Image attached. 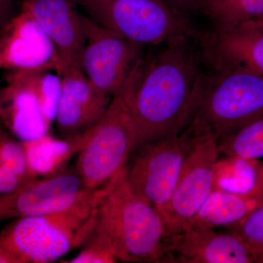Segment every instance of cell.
Listing matches in <instances>:
<instances>
[{"instance_id": "cell-12", "label": "cell", "mask_w": 263, "mask_h": 263, "mask_svg": "<svg viewBox=\"0 0 263 263\" xmlns=\"http://www.w3.org/2000/svg\"><path fill=\"white\" fill-rule=\"evenodd\" d=\"M0 70H50L61 74L54 45L25 10L15 13L0 29Z\"/></svg>"}, {"instance_id": "cell-18", "label": "cell", "mask_w": 263, "mask_h": 263, "mask_svg": "<svg viewBox=\"0 0 263 263\" xmlns=\"http://www.w3.org/2000/svg\"><path fill=\"white\" fill-rule=\"evenodd\" d=\"M202 14L215 32H224L263 20V0H207Z\"/></svg>"}, {"instance_id": "cell-11", "label": "cell", "mask_w": 263, "mask_h": 263, "mask_svg": "<svg viewBox=\"0 0 263 263\" xmlns=\"http://www.w3.org/2000/svg\"><path fill=\"white\" fill-rule=\"evenodd\" d=\"M86 41L81 68L97 89L114 97L141 58V47L86 16Z\"/></svg>"}, {"instance_id": "cell-26", "label": "cell", "mask_w": 263, "mask_h": 263, "mask_svg": "<svg viewBox=\"0 0 263 263\" xmlns=\"http://www.w3.org/2000/svg\"><path fill=\"white\" fill-rule=\"evenodd\" d=\"M254 262L263 263V245L253 251Z\"/></svg>"}, {"instance_id": "cell-1", "label": "cell", "mask_w": 263, "mask_h": 263, "mask_svg": "<svg viewBox=\"0 0 263 263\" xmlns=\"http://www.w3.org/2000/svg\"><path fill=\"white\" fill-rule=\"evenodd\" d=\"M195 41L178 40L141 57L121 89L133 124V153L144 143L179 136L187 126L206 76L205 50L196 49Z\"/></svg>"}, {"instance_id": "cell-24", "label": "cell", "mask_w": 263, "mask_h": 263, "mask_svg": "<svg viewBox=\"0 0 263 263\" xmlns=\"http://www.w3.org/2000/svg\"><path fill=\"white\" fill-rule=\"evenodd\" d=\"M14 8L15 0H0V29L15 14Z\"/></svg>"}, {"instance_id": "cell-8", "label": "cell", "mask_w": 263, "mask_h": 263, "mask_svg": "<svg viewBox=\"0 0 263 263\" xmlns=\"http://www.w3.org/2000/svg\"><path fill=\"white\" fill-rule=\"evenodd\" d=\"M199 138L186 127L179 136L137 148L134 158L126 167V180L132 192L160 212L171 200L185 160Z\"/></svg>"}, {"instance_id": "cell-7", "label": "cell", "mask_w": 263, "mask_h": 263, "mask_svg": "<svg viewBox=\"0 0 263 263\" xmlns=\"http://www.w3.org/2000/svg\"><path fill=\"white\" fill-rule=\"evenodd\" d=\"M86 133L87 139L73 167L86 188L102 190L127 167L134 146L130 114L121 91Z\"/></svg>"}, {"instance_id": "cell-13", "label": "cell", "mask_w": 263, "mask_h": 263, "mask_svg": "<svg viewBox=\"0 0 263 263\" xmlns=\"http://www.w3.org/2000/svg\"><path fill=\"white\" fill-rule=\"evenodd\" d=\"M207 227H188L171 235L162 262L252 263L253 251L229 230L219 232Z\"/></svg>"}, {"instance_id": "cell-2", "label": "cell", "mask_w": 263, "mask_h": 263, "mask_svg": "<svg viewBox=\"0 0 263 263\" xmlns=\"http://www.w3.org/2000/svg\"><path fill=\"white\" fill-rule=\"evenodd\" d=\"M125 172L126 167L95 207L91 234L119 262H162L171 234L158 210L132 192Z\"/></svg>"}, {"instance_id": "cell-22", "label": "cell", "mask_w": 263, "mask_h": 263, "mask_svg": "<svg viewBox=\"0 0 263 263\" xmlns=\"http://www.w3.org/2000/svg\"><path fill=\"white\" fill-rule=\"evenodd\" d=\"M178 14L190 19V16L202 14L207 0H162Z\"/></svg>"}, {"instance_id": "cell-15", "label": "cell", "mask_w": 263, "mask_h": 263, "mask_svg": "<svg viewBox=\"0 0 263 263\" xmlns=\"http://www.w3.org/2000/svg\"><path fill=\"white\" fill-rule=\"evenodd\" d=\"M60 76L61 94L55 119L57 132L61 136L82 134L103 117L114 97L97 89L78 67H66Z\"/></svg>"}, {"instance_id": "cell-14", "label": "cell", "mask_w": 263, "mask_h": 263, "mask_svg": "<svg viewBox=\"0 0 263 263\" xmlns=\"http://www.w3.org/2000/svg\"><path fill=\"white\" fill-rule=\"evenodd\" d=\"M77 0H23L22 10L37 21L54 45L62 66L81 68L86 41V15Z\"/></svg>"}, {"instance_id": "cell-19", "label": "cell", "mask_w": 263, "mask_h": 263, "mask_svg": "<svg viewBox=\"0 0 263 263\" xmlns=\"http://www.w3.org/2000/svg\"><path fill=\"white\" fill-rule=\"evenodd\" d=\"M219 155L246 161L263 158V119L216 141Z\"/></svg>"}, {"instance_id": "cell-27", "label": "cell", "mask_w": 263, "mask_h": 263, "mask_svg": "<svg viewBox=\"0 0 263 263\" xmlns=\"http://www.w3.org/2000/svg\"><path fill=\"white\" fill-rule=\"evenodd\" d=\"M243 26H247V27H255V28L262 29L263 30V20L258 21V22H251V23L245 24V25Z\"/></svg>"}, {"instance_id": "cell-6", "label": "cell", "mask_w": 263, "mask_h": 263, "mask_svg": "<svg viewBox=\"0 0 263 263\" xmlns=\"http://www.w3.org/2000/svg\"><path fill=\"white\" fill-rule=\"evenodd\" d=\"M0 88V124L18 141L48 134L56 119L61 76L53 70L7 71Z\"/></svg>"}, {"instance_id": "cell-21", "label": "cell", "mask_w": 263, "mask_h": 263, "mask_svg": "<svg viewBox=\"0 0 263 263\" xmlns=\"http://www.w3.org/2000/svg\"><path fill=\"white\" fill-rule=\"evenodd\" d=\"M84 247L73 258L68 261H62L67 263H113L119 261L108 248V246L96 235L91 234L85 242Z\"/></svg>"}, {"instance_id": "cell-4", "label": "cell", "mask_w": 263, "mask_h": 263, "mask_svg": "<svg viewBox=\"0 0 263 263\" xmlns=\"http://www.w3.org/2000/svg\"><path fill=\"white\" fill-rule=\"evenodd\" d=\"M77 2L88 18L141 47H155L181 39L204 43L209 37L162 0Z\"/></svg>"}, {"instance_id": "cell-10", "label": "cell", "mask_w": 263, "mask_h": 263, "mask_svg": "<svg viewBox=\"0 0 263 263\" xmlns=\"http://www.w3.org/2000/svg\"><path fill=\"white\" fill-rule=\"evenodd\" d=\"M216 140L200 137L189 154L168 203L160 212L171 235L183 231L214 189L219 160Z\"/></svg>"}, {"instance_id": "cell-9", "label": "cell", "mask_w": 263, "mask_h": 263, "mask_svg": "<svg viewBox=\"0 0 263 263\" xmlns=\"http://www.w3.org/2000/svg\"><path fill=\"white\" fill-rule=\"evenodd\" d=\"M109 186L100 190L86 188L72 166L60 174L34 180L13 193L0 195V222L93 209Z\"/></svg>"}, {"instance_id": "cell-16", "label": "cell", "mask_w": 263, "mask_h": 263, "mask_svg": "<svg viewBox=\"0 0 263 263\" xmlns=\"http://www.w3.org/2000/svg\"><path fill=\"white\" fill-rule=\"evenodd\" d=\"M207 60L216 67L239 66L263 76V30L242 26L209 34L204 44Z\"/></svg>"}, {"instance_id": "cell-17", "label": "cell", "mask_w": 263, "mask_h": 263, "mask_svg": "<svg viewBox=\"0 0 263 263\" xmlns=\"http://www.w3.org/2000/svg\"><path fill=\"white\" fill-rule=\"evenodd\" d=\"M87 139L86 132L75 136L56 138L48 134L22 143L29 169L36 177H48L65 171L72 157L82 149Z\"/></svg>"}, {"instance_id": "cell-5", "label": "cell", "mask_w": 263, "mask_h": 263, "mask_svg": "<svg viewBox=\"0 0 263 263\" xmlns=\"http://www.w3.org/2000/svg\"><path fill=\"white\" fill-rule=\"evenodd\" d=\"M95 207L15 219L0 240L18 263L55 262L89 238Z\"/></svg>"}, {"instance_id": "cell-23", "label": "cell", "mask_w": 263, "mask_h": 263, "mask_svg": "<svg viewBox=\"0 0 263 263\" xmlns=\"http://www.w3.org/2000/svg\"><path fill=\"white\" fill-rule=\"evenodd\" d=\"M26 184L27 183L0 162V195L13 193Z\"/></svg>"}, {"instance_id": "cell-3", "label": "cell", "mask_w": 263, "mask_h": 263, "mask_svg": "<svg viewBox=\"0 0 263 263\" xmlns=\"http://www.w3.org/2000/svg\"><path fill=\"white\" fill-rule=\"evenodd\" d=\"M205 76L186 127L217 140L263 119V76L233 65Z\"/></svg>"}, {"instance_id": "cell-20", "label": "cell", "mask_w": 263, "mask_h": 263, "mask_svg": "<svg viewBox=\"0 0 263 263\" xmlns=\"http://www.w3.org/2000/svg\"><path fill=\"white\" fill-rule=\"evenodd\" d=\"M239 235L252 251L263 245V203L243 220L227 228Z\"/></svg>"}, {"instance_id": "cell-25", "label": "cell", "mask_w": 263, "mask_h": 263, "mask_svg": "<svg viewBox=\"0 0 263 263\" xmlns=\"http://www.w3.org/2000/svg\"><path fill=\"white\" fill-rule=\"evenodd\" d=\"M0 263H18L0 240Z\"/></svg>"}]
</instances>
